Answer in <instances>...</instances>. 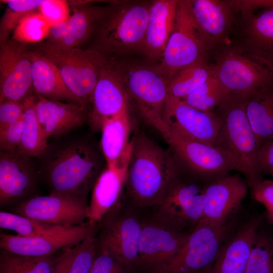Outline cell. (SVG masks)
<instances>
[{
    "label": "cell",
    "instance_id": "obj_44",
    "mask_svg": "<svg viewBox=\"0 0 273 273\" xmlns=\"http://www.w3.org/2000/svg\"><path fill=\"white\" fill-rule=\"evenodd\" d=\"M252 188L254 198L264 206L267 212H273V180H261Z\"/></svg>",
    "mask_w": 273,
    "mask_h": 273
},
{
    "label": "cell",
    "instance_id": "obj_14",
    "mask_svg": "<svg viewBox=\"0 0 273 273\" xmlns=\"http://www.w3.org/2000/svg\"><path fill=\"white\" fill-rule=\"evenodd\" d=\"M163 120L168 130L184 138L214 145L221 126L214 111L195 109L170 95L166 101Z\"/></svg>",
    "mask_w": 273,
    "mask_h": 273
},
{
    "label": "cell",
    "instance_id": "obj_4",
    "mask_svg": "<svg viewBox=\"0 0 273 273\" xmlns=\"http://www.w3.org/2000/svg\"><path fill=\"white\" fill-rule=\"evenodd\" d=\"M151 3L111 2L97 23L93 44L87 49L107 57L141 52Z\"/></svg>",
    "mask_w": 273,
    "mask_h": 273
},
{
    "label": "cell",
    "instance_id": "obj_27",
    "mask_svg": "<svg viewBox=\"0 0 273 273\" xmlns=\"http://www.w3.org/2000/svg\"><path fill=\"white\" fill-rule=\"evenodd\" d=\"M29 52L32 63V89L36 96L80 105L87 109L68 88L59 70L51 60L37 50Z\"/></svg>",
    "mask_w": 273,
    "mask_h": 273
},
{
    "label": "cell",
    "instance_id": "obj_40",
    "mask_svg": "<svg viewBox=\"0 0 273 273\" xmlns=\"http://www.w3.org/2000/svg\"><path fill=\"white\" fill-rule=\"evenodd\" d=\"M69 4L64 0H44L38 11L52 26L69 19Z\"/></svg>",
    "mask_w": 273,
    "mask_h": 273
},
{
    "label": "cell",
    "instance_id": "obj_20",
    "mask_svg": "<svg viewBox=\"0 0 273 273\" xmlns=\"http://www.w3.org/2000/svg\"><path fill=\"white\" fill-rule=\"evenodd\" d=\"M188 235L158 219L143 222L139 243L140 268L153 273L179 251Z\"/></svg>",
    "mask_w": 273,
    "mask_h": 273
},
{
    "label": "cell",
    "instance_id": "obj_32",
    "mask_svg": "<svg viewBox=\"0 0 273 273\" xmlns=\"http://www.w3.org/2000/svg\"><path fill=\"white\" fill-rule=\"evenodd\" d=\"M213 75L212 66L207 60L198 61L186 66L177 72L169 81V95L183 100Z\"/></svg>",
    "mask_w": 273,
    "mask_h": 273
},
{
    "label": "cell",
    "instance_id": "obj_9",
    "mask_svg": "<svg viewBox=\"0 0 273 273\" xmlns=\"http://www.w3.org/2000/svg\"><path fill=\"white\" fill-rule=\"evenodd\" d=\"M225 223L202 219L178 253L153 273H199L216 259L225 233Z\"/></svg>",
    "mask_w": 273,
    "mask_h": 273
},
{
    "label": "cell",
    "instance_id": "obj_28",
    "mask_svg": "<svg viewBox=\"0 0 273 273\" xmlns=\"http://www.w3.org/2000/svg\"><path fill=\"white\" fill-rule=\"evenodd\" d=\"M130 129L128 111L107 118L103 122L100 146L107 166L126 169L131 149Z\"/></svg>",
    "mask_w": 273,
    "mask_h": 273
},
{
    "label": "cell",
    "instance_id": "obj_6",
    "mask_svg": "<svg viewBox=\"0 0 273 273\" xmlns=\"http://www.w3.org/2000/svg\"><path fill=\"white\" fill-rule=\"evenodd\" d=\"M212 51L194 18L190 0L177 1L173 28L157 69L169 82L183 68L208 61Z\"/></svg>",
    "mask_w": 273,
    "mask_h": 273
},
{
    "label": "cell",
    "instance_id": "obj_11",
    "mask_svg": "<svg viewBox=\"0 0 273 273\" xmlns=\"http://www.w3.org/2000/svg\"><path fill=\"white\" fill-rule=\"evenodd\" d=\"M12 211L43 222L72 226L88 220V203L87 199L50 193L31 197L16 205Z\"/></svg>",
    "mask_w": 273,
    "mask_h": 273
},
{
    "label": "cell",
    "instance_id": "obj_18",
    "mask_svg": "<svg viewBox=\"0 0 273 273\" xmlns=\"http://www.w3.org/2000/svg\"><path fill=\"white\" fill-rule=\"evenodd\" d=\"M96 228L88 222L66 226L55 233L36 237H24L2 233V250L17 255L29 256L53 255L60 249L75 246L94 233Z\"/></svg>",
    "mask_w": 273,
    "mask_h": 273
},
{
    "label": "cell",
    "instance_id": "obj_45",
    "mask_svg": "<svg viewBox=\"0 0 273 273\" xmlns=\"http://www.w3.org/2000/svg\"><path fill=\"white\" fill-rule=\"evenodd\" d=\"M77 245L64 249L62 253L55 259L51 273H68L75 255Z\"/></svg>",
    "mask_w": 273,
    "mask_h": 273
},
{
    "label": "cell",
    "instance_id": "obj_35",
    "mask_svg": "<svg viewBox=\"0 0 273 273\" xmlns=\"http://www.w3.org/2000/svg\"><path fill=\"white\" fill-rule=\"evenodd\" d=\"M229 95L228 90L213 74L182 100L199 110L210 112L214 111Z\"/></svg>",
    "mask_w": 273,
    "mask_h": 273
},
{
    "label": "cell",
    "instance_id": "obj_43",
    "mask_svg": "<svg viewBox=\"0 0 273 273\" xmlns=\"http://www.w3.org/2000/svg\"><path fill=\"white\" fill-rule=\"evenodd\" d=\"M23 102L13 101L0 102V129L13 123L23 116Z\"/></svg>",
    "mask_w": 273,
    "mask_h": 273
},
{
    "label": "cell",
    "instance_id": "obj_19",
    "mask_svg": "<svg viewBox=\"0 0 273 273\" xmlns=\"http://www.w3.org/2000/svg\"><path fill=\"white\" fill-rule=\"evenodd\" d=\"M38 175L31 157L16 152L0 153V205H16L31 198Z\"/></svg>",
    "mask_w": 273,
    "mask_h": 273
},
{
    "label": "cell",
    "instance_id": "obj_21",
    "mask_svg": "<svg viewBox=\"0 0 273 273\" xmlns=\"http://www.w3.org/2000/svg\"><path fill=\"white\" fill-rule=\"evenodd\" d=\"M72 13L68 20L51 27L46 43L60 48H74L87 42L106 6H94L91 1L69 3Z\"/></svg>",
    "mask_w": 273,
    "mask_h": 273
},
{
    "label": "cell",
    "instance_id": "obj_34",
    "mask_svg": "<svg viewBox=\"0 0 273 273\" xmlns=\"http://www.w3.org/2000/svg\"><path fill=\"white\" fill-rule=\"evenodd\" d=\"M0 227L15 231L21 237H36L55 233L66 226L43 222L13 212L1 211Z\"/></svg>",
    "mask_w": 273,
    "mask_h": 273
},
{
    "label": "cell",
    "instance_id": "obj_36",
    "mask_svg": "<svg viewBox=\"0 0 273 273\" xmlns=\"http://www.w3.org/2000/svg\"><path fill=\"white\" fill-rule=\"evenodd\" d=\"M51 27L40 13L35 10L21 18L11 39L21 44L39 42L48 38Z\"/></svg>",
    "mask_w": 273,
    "mask_h": 273
},
{
    "label": "cell",
    "instance_id": "obj_41",
    "mask_svg": "<svg viewBox=\"0 0 273 273\" xmlns=\"http://www.w3.org/2000/svg\"><path fill=\"white\" fill-rule=\"evenodd\" d=\"M23 116L16 122L0 129V150L15 152L19 147L22 134Z\"/></svg>",
    "mask_w": 273,
    "mask_h": 273
},
{
    "label": "cell",
    "instance_id": "obj_8",
    "mask_svg": "<svg viewBox=\"0 0 273 273\" xmlns=\"http://www.w3.org/2000/svg\"><path fill=\"white\" fill-rule=\"evenodd\" d=\"M37 51L54 63L68 88L88 111L94 88L109 57L92 50L60 48L45 43Z\"/></svg>",
    "mask_w": 273,
    "mask_h": 273
},
{
    "label": "cell",
    "instance_id": "obj_13",
    "mask_svg": "<svg viewBox=\"0 0 273 273\" xmlns=\"http://www.w3.org/2000/svg\"><path fill=\"white\" fill-rule=\"evenodd\" d=\"M205 205L203 189L195 183L181 181L178 176L156 205L158 219L176 230L196 225L203 217Z\"/></svg>",
    "mask_w": 273,
    "mask_h": 273
},
{
    "label": "cell",
    "instance_id": "obj_5",
    "mask_svg": "<svg viewBox=\"0 0 273 273\" xmlns=\"http://www.w3.org/2000/svg\"><path fill=\"white\" fill-rule=\"evenodd\" d=\"M210 57L214 75L230 95L246 98L273 85V66L240 48L231 40L215 49Z\"/></svg>",
    "mask_w": 273,
    "mask_h": 273
},
{
    "label": "cell",
    "instance_id": "obj_7",
    "mask_svg": "<svg viewBox=\"0 0 273 273\" xmlns=\"http://www.w3.org/2000/svg\"><path fill=\"white\" fill-rule=\"evenodd\" d=\"M128 97L140 116L162 134L168 129L163 112L169 96V82L156 66L117 64Z\"/></svg>",
    "mask_w": 273,
    "mask_h": 273
},
{
    "label": "cell",
    "instance_id": "obj_3",
    "mask_svg": "<svg viewBox=\"0 0 273 273\" xmlns=\"http://www.w3.org/2000/svg\"><path fill=\"white\" fill-rule=\"evenodd\" d=\"M245 99L229 95L214 110L221 126L214 146L252 188L262 180L258 148L245 111Z\"/></svg>",
    "mask_w": 273,
    "mask_h": 273
},
{
    "label": "cell",
    "instance_id": "obj_31",
    "mask_svg": "<svg viewBox=\"0 0 273 273\" xmlns=\"http://www.w3.org/2000/svg\"><path fill=\"white\" fill-rule=\"evenodd\" d=\"M35 96H28L23 102V131L20 144L15 151L29 157H39L48 147L34 109Z\"/></svg>",
    "mask_w": 273,
    "mask_h": 273
},
{
    "label": "cell",
    "instance_id": "obj_2",
    "mask_svg": "<svg viewBox=\"0 0 273 273\" xmlns=\"http://www.w3.org/2000/svg\"><path fill=\"white\" fill-rule=\"evenodd\" d=\"M179 165L173 155L144 133L136 134L127 164V195L140 207L156 206L178 176Z\"/></svg>",
    "mask_w": 273,
    "mask_h": 273
},
{
    "label": "cell",
    "instance_id": "obj_17",
    "mask_svg": "<svg viewBox=\"0 0 273 273\" xmlns=\"http://www.w3.org/2000/svg\"><path fill=\"white\" fill-rule=\"evenodd\" d=\"M162 135L178 163L196 175L216 178L233 170L214 145L188 139L170 130Z\"/></svg>",
    "mask_w": 273,
    "mask_h": 273
},
{
    "label": "cell",
    "instance_id": "obj_30",
    "mask_svg": "<svg viewBox=\"0 0 273 273\" xmlns=\"http://www.w3.org/2000/svg\"><path fill=\"white\" fill-rule=\"evenodd\" d=\"M245 111L258 149L273 141V86L262 88L245 99Z\"/></svg>",
    "mask_w": 273,
    "mask_h": 273
},
{
    "label": "cell",
    "instance_id": "obj_1",
    "mask_svg": "<svg viewBox=\"0 0 273 273\" xmlns=\"http://www.w3.org/2000/svg\"><path fill=\"white\" fill-rule=\"evenodd\" d=\"M38 177L50 193L87 199L103 171L100 155L86 140L72 139L48 147L38 157Z\"/></svg>",
    "mask_w": 273,
    "mask_h": 273
},
{
    "label": "cell",
    "instance_id": "obj_38",
    "mask_svg": "<svg viewBox=\"0 0 273 273\" xmlns=\"http://www.w3.org/2000/svg\"><path fill=\"white\" fill-rule=\"evenodd\" d=\"M245 273H273V250L266 238L256 235Z\"/></svg>",
    "mask_w": 273,
    "mask_h": 273
},
{
    "label": "cell",
    "instance_id": "obj_39",
    "mask_svg": "<svg viewBox=\"0 0 273 273\" xmlns=\"http://www.w3.org/2000/svg\"><path fill=\"white\" fill-rule=\"evenodd\" d=\"M96 253V241L93 233L77 245L68 273H89Z\"/></svg>",
    "mask_w": 273,
    "mask_h": 273
},
{
    "label": "cell",
    "instance_id": "obj_37",
    "mask_svg": "<svg viewBox=\"0 0 273 273\" xmlns=\"http://www.w3.org/2000/svg\"><path fill=\"white\" fill-rule=\"evenodd\" d=\"M44 0L2 1L7 4L0 23V41L9 38L18 23L25 15L38 9Z\"/></svg>",
    "mask_w": 273,
    "mask_h": 273
},
{
    "label": "cell",
    "instance_id": "obj_22",
    "mask_svg": "<svg viewBox=\"0 0 273 273\" xmlns=\"http://www.w3.org/2000/svg\"><path fill=\"white\" fill-rule=\"evenodd\" d=\"M190 2L194 18L212 52L231 41L237 20V12L232 1Z\"/></svg>",
    "mask_w": 273,
    "mask_h": 273
},
{
    "label": "cell",
    "instance_id": "obj_25",
    "mask_svg": "<svg viewBox=\"0 0 273 273\" xmlns=\"http://www.w3.org/2000/svg\"><path fill=\"white\" fill-rule=\"evenodd\" d=\"M126 169L106 167L101 172L92 189L87 222L96 228L110 213L118 209L125 188Z\"/></svg>",
    "mask_w": 273,
    "mask_h": 273
},
{
    "label": "cell",
    "instance_id": "obj_12",
    "mask_svg": "<svg viewBox=\"0 0 273 273\" xmlns=\"http://www.w3.org/2000/svg\"><path fill=\"white\" fill-rule=\"evenodd\" d=\"M231 39L236 45L273 66V1L260 9L238 8Z\"/></svg>",
    "mask_w": 273,
    "mask_h": 273
},
{
    "label": "cell",
    "instance_id": "obj_26",
    "mask_svg": "<svg viewBox=\"0 0 273 273\" xmlns=\"http://www.w3.org/2000/svg\"><path fill=\"white\" fill-rule=\"evenodd\" d=\"M177 1L151 2L141 52L150 61L160 60L172 31Z\"/></svg>",
    "mask_w": 273,
    "mask_h": 273
},
{
    "label": "cell",
    "instance_id": "obj_48",
    "mask_svg": "<svg viewBox=\"0 0 273 273\" xmlns=\"http://www.w3.org/2000/svg\"><path fill=\"white\" fill-rule=\"evenodd\" d=\"M268 173H269L273 177V167L269 170Z\"/></svg>",
    "mask_w": 273,
    "mask_h": 273
},
{
    "label": "cell",
    "instance_id": "obj_16",
    "mask_svg": "<svg viewBox=\"0 0 273 273\" xmlns=\"http://www.w3.org/2000/svg\"><path fill=\"white\" fill-rule=\"evenodd\" d=\"M29 51L11 38L0 41V102H23L32 95Z\"/></svg>",
    "mask_w": 273,
    "mask_h": 273
},
{
    "label": "cell",
    "instance_id": "obj_49",
    "mask_svg": "<svg viewBox=\"0 0 273 273\" xmlns=\"http://www.w3.org/2000/svg\"><path fill=\"white\" fill-rule=\"evenodd\" d=\"M272 86H273V85H272Z\"/></svg>",
    "mask_w": 273,
    "mask_h": 273
},
{
    "label": "cell",
    "instance_id": "obj_47",
    "mask_svg": "<svg viewBox=\"0 0 273 273\" xmlns=\"http://www.w3.org/2000/svg\"><path fill=\"white\" fill-rule=\"evenodd\" d=\"M268 214L271 221L273 223V212H268Z\"/></svg>",
    "mask_w": 273,
    "mask_h": 273
},
{
    "label": "cell",
    "instance_id": "obj_10",
    "mask_svg": "<svg viewBox=\"0 0 273 273\" xmlns=\"http://www.w3.org/2000/svg\"><path fill=\"white\" fill-rule=\"evenodd\" d=\"M143 222L135 215L121 212L110 213L99 227L97 249L112 255L131 273L140 268L139 243Z\"/></svg>",
    "mask_w": 273,
    "mask_h": 273
},
{
    "label": "cell",
    "instance_id": "obj_42",
    "mask_svg": "<svg viewBox=\"0 0 273 273\" xmlns=\"http://www.w3.org/2000/svg\"><path fill=\"white\" fill-rule=\"evenodd\" d=\"M89 273H131L118 260L108 253L97 249Z\"/></svg>",
    "mask_w": 273,
    "mask_h": 273
},
{
    "label": "cell",
    "instance_id": "obj_33",
    "mask_svg": "<svg viewBox=\"0 0 273 273\" xmlns=\"http://www.w3.org/2000/svg\"><path fill=\"white\" fill-rule=\"evenodd\" d=\"M55 259L53 255L24 256L2 250L0 273H51Z\"/></svg>",
    "mask_w": 273,
    "mask_h": 273
},
{
    "label": "cell",
    "instance_id": "obj_24",
    "mask_svg": "<svg viewBox=\"0 0 273 273\" xmlns=\"http://www.w3.org/2000/svg\"><path fill=\"white\" fill-rule=\"evenodd\" d=\"M35 97L36 114L48 139L58 138L87 122L88 110L80 105Z\"/></svg>",
    "mask_w": 273,
    "mask_h": 273
},
{
    "label": "cell",
    "instance_id": "obj_46",
    "mask_svg": "<svg viewBox=\"0 0 273 273\" xmlns=\"http://www.w3.org/2000/svg\"><path fill=\"white\" fill-rule=\"evenodd\" d=\"M258 161L262 173H268L273 167V141L264 143L259 148Z\"/></svg>",
    "mask_w": 273,
    "mask_h": 273
},
{
    "label": "cell",
    "instance_id": "obj_29",
    "mask_svg": "<svg viewBox=\"0 0 273 273\" xmlns=\"http://www.w3.org/2000/svg\"><path fill=\"white\" fill-rule=\"evenodd\" d=\"M257 223H248L221 248L208 273H245L257 235Z\"/></svg>",
    "mask_w": 273,
    "mask_h": 273
},
{
    "label": "cell",
    "instance_id": "obj_15",
    "mask_svg": "<svg viewBox=\"0 0 273 273\" xmlns=\"http://www.w3.org/2000/svg\"><path fill=\"white\" fill-rule=\"evenodd\" d=\"M129 102L117 64L109 58L102 69L94 88L88 111L90 128L101 131L107 118L128 111Z\"/></svg>",
    "mask_w": 273,
    "mask_h": 273
},
{
    "label": "cell",
    "instance_id": "obj_23",
    "mask_svg": "<svg viewBox=\"0 0 273 273\" xmlns=\"http://www.w3.org/2000/svg\"><path fill=\"white\" fill-rule=\"evenodd\" d=\"M203 191L206 205L202 219L222 223L240 205L247 189L239 175L227 174L214 178Z\"/></svg>",
    "mask_w": 273,
    "mask_h": 273
}]
</instances>
